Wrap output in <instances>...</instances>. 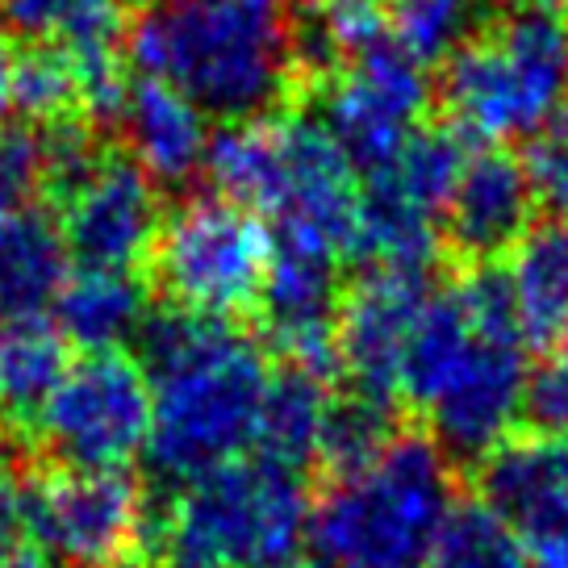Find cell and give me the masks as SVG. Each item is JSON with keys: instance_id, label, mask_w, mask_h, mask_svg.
I'll list each match as a JSON object with an SVG mask.
<instances>
[{"instance_id": "f1b7e54d", "label": "cell", "mask_w": 568, "mask_h": 568, "mask_svg": "<svg viewBox=\"0 0 568 568\" xmlns=\"http://www.w3.org/2000/svg\"><path fill=\"white\" fill-rule=\"evenodd\" d=\"M47 196V151L38 125H0V213L34 210Z\"/></svg>"}, {"instance_id": "ba28073f", "label": "cell", "mask_w": 568, "mask_h": 568, "mask_svg": "<svg viewBox=\"0 0 568 568\" xmlns=\"http://www.w3.org/2000/svg\"><path fill=\"white\" fill-rule=\"evenodd\" d=\"M272 251L276 243L260 213L213 193L184 196L176 210L163 213L151 264L155 284L176 310L231 322L239 314H255Z\"/></svg>"}, {"instance_id": "e575fe53", "label": "cell", "mask_w": 568, "mask_h": 568, "mask_svg": "<svg viewBox=\"0 0 568 568\" xmlns=\"http://www.w3.org/2000/svg\"><path fill=\"white\" fill-rule=\"evenodd\" d=\"M288 568H318V565H288Z\"/></svg>"}, {"instance_id": "d4e9b609", "label": "cell", "mask_w": 568, "mask_h": 568, "mask_svg": "<svg viewBox=\"0 0 568 568\" xmlns=\"http://www.w3.org/2000/svg\"><path fill=\"white\" fill-rule=\"evenodd\" d=\"M297 38L302 63L331 75L393 34L385 0H297Z\"/></svg>"}, {"instance_id": "5b68a950", "label": "cell", "mask_w": 568, "mask_h": 568, "mask_svg": "<svg viewBox=\"0 0 568 568\" xmlns=\"http://www.w3.org/2000/svg\"><path fill=\"white\" fill-rule=\"evenodd\" d=\"M456 506L452 456L430 435H393L368 464L331 473L310 510L318 568H418Z\"/></svg>"}, {"instance_id": "8fae6325", "label": "cell", "mask_w": 568, "mask_h": 568, "mask_svg": "<svg viewBox=\"0 0 568 568\" xmlns=\"http://www.w3.org/2000/svg\"><path fill=\"white\" fill-rule=\"evenodd\" d=\"M26 544L42 560L97 568L122 560L146 527V497L130 468L51 464L18 485Z\"/></svg>"}, {"instance_id": "4316f807", "label": "cell", "mask_w": 568, "mask_h": 568, "mask_svg": "<svg viewBox=\"0 0 568 568\" xmlns=\"http://www.w3.org/2000/svg\"><path fill=\"white\" fill-rule=\"evenodd\" d=\"M426 568H531L515 527L489 501H456L444 531L426 556Z\"/></svg>"}, {"instance_id": "603a6c76", "label": "cell", "mask_w": 568, "mask_h": 568, "mask_svg": "<svg viewBox=\"0 0 568 568\" xmlns=\"http://www.w3.org/2000/svg\"><path fill=\"white\" fill-rule=\"evenodd\" d=\"M68 364V338L51 318L0 322V430L34 435Z\"/></svg>"}, {"instance_id": "7402d4cb", "label": "cell", "mask_w": 568, "mask_h": 568, "mask_svg": "<svg viewBox=\"0 0 568 568\" xmlns=\"http://www.w3.org/2000/svg\"><path fill=\"white\" fill-rule=\"evenodd\" d=\"M506 288L527 347L568 335V222H539L506 255Z\"/></svg>"}, {"instance_id": "8d00e7d4", "label": "cell", "mask_w": 568, "mask_h": 568, "mask_svg": "<svg viewBox=\"0 0 568 568\" xmlns=\"http://www.w3.org/2000/svg\"><path fill=\"white\" fill-rule=\"evenodd\" d=\"M565 4H568V0H565Z\"/></svg>"}, {"instance_id": "2e32d148", "label": "cell", "mask_w": 568, "mask_h": 568, "mask_svg": "<svg viewBox=\"0 0 568 568\" xmlns=\"http://www.w3.org/2000/svg\"><path fill=\"white\" fill-rule=\"evenodd\" d=\"M535 189L527 163L506 146H477L464 155V168L444 205V239L468 264H494L523 243L535 226Z\"/></svg>"}, {"instance_id": "4dcf8cb0", "label": "cell", "mask_w": 568, "mask_h": 568, "mask_svg": "<svg viewBox=\"0 0 568 568\" xmlns=\"http://www.w3.org/2000/svg\"><path fill=\"white\" fill-rule=\"evenodd\" d=\"M523 163L539 210H548L556 222H568V125L551 122L544 134H535Z\"/></svg>"}, {"instance_id": "f546056e", "label": "cell", "mask_w": 568, "mask_h": 568, "mask_svg": "<svg viewBox=\"0 0 568 568\" xmlns=\"http://www.w3.org/2000/svg\"><path fill=\"white\" fill-rule=\"evenodd\" d=\"M523 418L539 435H560V439H568V335L548 343L544 359L531 364Z\"/></svg>"}, {"instance_id": "6da1fadb", "label": "cell", "mask_w": 568, "mask_h": 568, "mask_svg": "<svg viewBox=\"0 0 568 568\" xmlns=\"http://www.w3.org/2000/svg\"><path fill=\"white\" fill-rule=\"evenodd\" d=\"M527 376V338L506 276L473 267L464 281L430 293L409 338L402 402L423 414L447 456L485 460L523 418Z\"/></svg>"}, {"instance_id": "9a60e30c", "label": "cell", "mask_w": 568, "mask_h": 568, "mask_svg": "<svg viewBox=\"0 0 568 568\" xmlns=\"http://www.w3.org/2000/svg\"><path fill=\"white\" fill-rule=\"evenodd\" d=\"M480 501L515 527L531 568H568V439L523 435L480 460Z\"/></svg>"}, {"instance_id": "277c9868", "label": "cell", "mask_w": 568, "mask_h": 568, "mask_svg": "<svg viewBox=\"0 0 568 568\" xmlns=\"http://www.w3.org/2000/svg\"><path fill=\"white\" fill-rule=\"evenodd\" d=\"M205 172L217 193L267 222L281 247L343 260L355 251L359 172L318 113H272L226 125Z\"/></svg>"}, {"instance_id": "3957f363", "label": "cell", "mask_w": 568, "mask_h": 568, "mask_svg": "<svg viewBox=\"0 0 568 568\" xmlns=\"http://www.w3.org/2000/svg\"><path fill=\"white\" fill-rule=\"evenodd\" d=\"M139 347L151 381V468L180 489L247 456L272 381L264 347L234 322L176 305L151 310Z\"/></svg>"}, {"instance_id": "9c48e42d", "label": "cell", "mask_w": 568, "mask_h": 568, "mask_svg": "<svg viewBox=\"0 0 568 568\" xmlns=\"http://www.w3.org/2000/svg\"><path fill=\"white\" fill-rule=\"evenodd\" d=\"M464 134L444 125H423L414 139L364 172L359 180V217H355V260L368 267L426 272L444 239V205L464 168Z\"/></svg>"}, {"instance_id": "30bf717a", "label": "cell", "mask_w": 568, "mask_h": 568, "mask_svg": "<svg viewBox=\"0 0 568 568\" xmlns=\"http://www.w3.org/2000/svg\"><path fill=\"white\" fill-rule=\"evenodd\" d=\"M51 464L68 468H130L151 444V381L142 359L125 352H84L34 426Z\"/></svg>"}, {"instance_id": "44dd1931", "label": "cell", "mask_w": 568, "mask_h": 568, "mask_svg": "<svg viewBox=\"0 0 568 568\" xmlns=\"http://www.w3.org/2000/svg\"><path fill=\"white\" fill-rule=\"evenodd\" d=\"M338 393L331 389V373H314L302 364H284L267 381V397L260 409V430L255 447L267 460L310 473L322 464V444H326V426L335 409Z\"/></svg>"}, {"instance_id": "e0dca14e", "label": "cell", "mask_w": 568, "mask_h": 568, "mask_svg": "<svg viewBox=\"0 0 568 568\" xmlns=\"http://www.w3.org/2000/svg\"><path fill=\"white\" fill-rule=\"evenodd\" d=\"M338 305H343L338 260L276 243L264 293L255 302V318L267 343L284 355V364H302L314 373L335 368Z\"/></svg>"}, {"instance_id": "d6a6232c", "label": "cell", "mask_w": 568, "mask_h": 568, "mask_svg": "<svg viewBox=\"0 0 568 568\" xmlns=\"http://www.w3.org/2000/svg\"><path fill=\"white\" fill-rule=\"evenodd\" d=\"M97 568H146V565H139V560H109V565H97Z\"/></svg>"}, {"instance_id": "83f0119b", "label": "cell", "mask_w": 568, "mask_h": 568, "mask_svg": "<svg viewBox=\"0 0 568 568\" xmlns=\"http://www.w3.org/2000/svg\"><path fill=\"white\" fill-rule=\"evenodd\" d=\"M13 113L30 118V125H54L71 118L89 122L80 75L59 47H26V54L13 59Z\"/></svg>"}, {"instance_id": "d590c367", "label": "cell", "mask_w": 568, "mask_h": 568, "mask_svg": "<svg viewBox=\"0 0 568 568\" xmlns=\"http://www.w3.org/2000/svg\"><path fill=\"white\" fill-rule=\"evenodd\" d=\"M34 568H47V560H38V565Z\"/></svg>"}, {"instance_id": "4fadbf2b", "label": "cell", "mask_w": 568, "mask_h": 568, "mask_svg": "<svg viewBox=\"0 0 568 568\" xmlns=\"http://www.w3.org/2000/svg\"><path fill=\"white\" fill-rule=\"evenodd\" d=\"M54 222L71 267L139 272L151 264L163 231L160 184L125 151H101L84 176L54 201Z\"/></svg>"}, {"instance_id": "cb8c5ba5", "label": "cell", "mask_w": 568, "mask_h": 568, "mask_svg": "<svg viewBox=\"0 0 568 568\" xmlns=\"http://www.w3.org/2000/svg\"><path fill=\"white\" fill-rule=\"evenodd\" d=\"M0 26L26 47H63L75 59L125 54V0H0Z\"/></svg>"}, {"instance_id": "ac0fdd59", "label": "cell", "mask_w": 568, "mask_h": 568, "mask_svg": "<svg viewBox=\"0 0 568 568\" xmlns=\"http://www.w3.org/2000/svg\"><path fill=\"white\" fill-rule=\"evenodd\" d=\"M113 122L125 134V155L155 184H189L210 163V118L160 80L134 75Z\"/></svg>"}, {"instance_id": "d6986e66", "label": "cell", "mask_w": 568, "mask_h": 568, "mask_svg": "<svg viewBox=\"0 0 568 568\" xmlns=\"http://www.w3.org/2000/svg\"><path fill=\"white\" fill-rule=\"evenodd\" d=\"M151 318V297L139 272L71 267L51 305L54 331L84 352H122Z\"/></svg>"}, {"instance_id": "7a4b0ae2", "label": "cell", "mask_w": 568, "mask_h": 568, "mask_svg": "<svg viewBox=\"0 0 568 568\" xmlns=\"http://www.w3.org/2000/svg\"><path fill=\"white\" fill-rule=\"evenodd\" d=\"M125 63L210 122L272 118L302 71L297 0H142L125 26Z\"/></svg>"}, {"instance_id": "ffe728a7", "label": "cell", "mask_w": 568, "mask_h": 568, "mask_svg": "<svg viewBox=\"0 0 568 568\" xmlns=\"http://www.w3.org/2000/svg\"><path fill=\"white\" fill-rule=\"evenodd\" d=\"M71 276L68 243L42 205L0 213V318H47Z\"/></svg>"}, {"instance_id": "836d02e7", "label": "cell", "mask_w": 568, "mask_h": 568, "mask_svg": "<svg viewBox=\"0 0 568 568\" xmlns=\"http://www.w3.org/2000/svg\"><path fill=\"white\" fill-rule=\"evenodd\" d=\"M168 568H213V565H168Z\"/></svg>"}, {"instance_id": "52a82bcc", "label": "cell", "mask_w": 568, "mask_h": 568, "mask_svg": "<svg viewBox=\"0 0 568 568\" xmlns=\"http://www.w3.org/2000/svg\"><path fill=\"white\" fill-rule=\"evenodd\" d=\"M310 510L305 473L247 452L180 485L160 548L168 565L288 568L310 544Z\"/></svg>"}, {"instance_id": "8992f818", "label": "cell", "mask_w": 568, "mask_h": 568, "mask_svg": "<svg viewBox=\"0 0 568 568\" xmlns=\"http://www.w3.org/2000/svg\"><path fill=\"white\" fill-rule=\"evenodd\" d=\"M568 101V4L506 0L444 63V105L480 146L544 134Z\"/></svg>"}, {"instance_id": "1f68e13d", "label": "cell", "mask_w": 568, "mask_h": 568, "mask_svg": "<svg viewBox=\"0 0 568 568\" xmlns=\"http://www.w3.org/2000/svg\"><path fill=\"white\" fill-rule=\"evenodd\" d=\"M13 47H9V30L0 26V125L13 113Z\"/></svg>"}, {"instance_id": "484cf974", "label": "cell", "mask_w": 568, "mask_h": 568, "mask_svg": "<svg viewBox=\"0 0 568 568\" xmlns=\"http://www.w3.org/2000/svg\"><path fill=\"white\" fill-rule=\"evenodd\" d=\"M389 34L414 59L447 63L485 21L497 13V0H385Z\"/></svg>"}, {"instance_id": "7c38bea8", "label": "cell", "mask_w": 568, "mask_h": 568, "mask_svg": "<svg viewBox=\"0 0 568 568\" xmlns=\"http://www.w3.org/2000/svg\"><path fill=\"white\" fill-rule=\"evenodd\" d=\"M426 105V63L389 38L326 75L318 118L355 172H373L423 130Z\"/></svg>"}, {"instance_id": "5bb4252c", "label": "cell", "mask_w": 568, "mask_h": 568, "mask_svg": "<svg viewBox=\"0 0 568 568\" xmlns=\"http://www.w3.org/2000/svg\"><path fill=\"white\" fill-rule=\"evenodd\" d=\"M426 272L368 267L343 288L335 326V368L347 376V393H359L381 406L402 402V368L414 326L430 302Z\"/></svg>"}]
</instances>
